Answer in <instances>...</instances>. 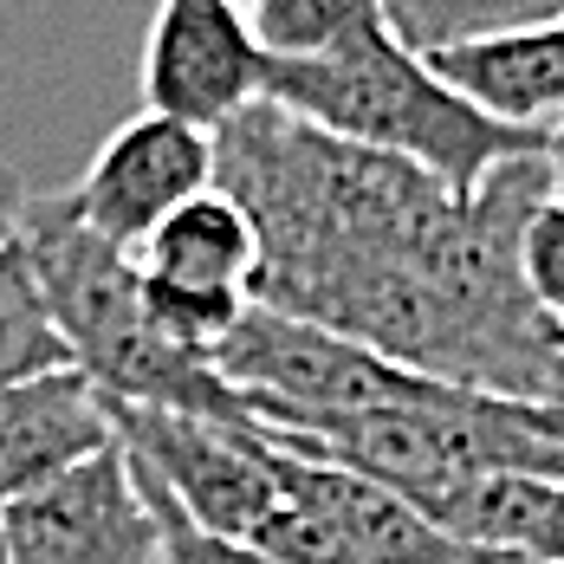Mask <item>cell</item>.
Segmentation results:
<instances>
[{
  "label": "cell",
  "mask_w": 564,
  "mask_h": 564,
  "mask_svg": "<svg viewBox=\"0 0 564 564\" xmlns=\"http://www.w3.org/2000/svg\"><path fill=\"white\" fill-rule=\"evenodd\" d=\"M33 280L53 305L58 338L72 344V370L123 409H170V415H208V422H253L247 402L227 390V377L175 350L143 305V273L137 260L111 247L105 234L78 221L72 188L26 195V215L13 227Z\"/></svg>",
  "instance_id": "obj_1"
},
{
  "label": "cell",
  "mask_w": 564,
  "mask_h": 564,
  "mask_svg": "<svg viewBox=\"0 0 564 564\" xmlns=\"http://www.w3.org/2000/svg\"><path fill=\"white\" fill-rule=\"evenodd\" d=\"M267 98L344 143H364V150H383V156L429 170L454 195H474L500 163L545 150L539 130H512V123L474 111L454 85H442V72L429 58L395 46L390 33H377L338 58H273Z\"/></svg>",
  "instance_id": "obj_2"
},
{
  "label": "cell",
  "mask_w": 564,
  "mask_h": 564,
  "mask_svg": "<svg viewBox=\"0 0 564 564\" xmlns=\"http://www.w3.org/2000/svg\"><path fill=\"white\" fill-rule=\"evenodd\" d=\"M253 545L280 564H507L460 545L390 487L292 448H280V512L253 532Z\"/></svg>",
  "instance_id": "obj_3"
},
{
  "label": "cell",
  "mask_w": 564,
  "mask_h": 564,
  "mask_svg": "<svg viewBox=\"0 0 564 564\" xmlns=\"http://www.w3.org/2000/svg\"><path fill=\"white\" fill-rule=\"evenodd\" d=\"M111 429L123 454L202 532L253 545V532L280 512V448L260 422H208V415L111 402Z\"/></svg>",
  "instance_id": "obj_4"
},
{
  "label": "cell",
  "mask_w": 564,
  "mask_h": 564,
  "mask_svg": "<svg viewBox=\"0 0 564 564\" xmlns=\"http://www.w3.org/2000/svg\"><path fill=\"white\" fill-rule=\"evenodd\" d=\"M267 46L253 13L234 0H156L150 40L137 58L143 111H163L195 130H227L247 105L267 98Z\"/></svg>",
  "instance_id": "obj_5"
},
{
  "label": "cell",
  "mask_w": 564,
  "mask_h": 564,
  "mask_svg": "<svg viewBox=\"0 0 564 564\" xmlns=\"http://www.w3.org/2000/svg\"><path fill=\"white\" fill-rule=\"evenodd\" d=\"M0 532L7 564H163V532L123 442L78 460L33 500L7 507Z\"/></svg>",
  "instance_id": "obj_6"
},
{
  "label": "cell",
  "mask_w": 564,
  "mask_h": 564,
  "mask_svg": "<svg viewBox=\"0 0 564 564\" xmlns=\"http://www.w3.org/2000/svg\"><path fill=\"white\" fill-rule=\"evenodd\" d=\"M215 188V137L163 111H137L105 137V150L72 182V208L91 234L137 253L182 202Z\"/></svg>",
  "instance_id": "obj_7"
},
{
  "label": "cell",
  "mask_w": 564,
  "mask_h": 564,
  "mask_svg": "<svg viewBox=\"0 0 564 564\" xmlns=\"http://www.w3.org/2000/svg\"><path fill=\"white\" fill-rule=\"evenodd\" d=\"M111 442V402L78 370L0 390V512L33 500L40 487H53L58 474L105 454Z\"/></svg>",
  "instance_id": "obj_8"
},
{
  "label": "cell",
  "mask_w": 564,
  "mask_h": 564,
  "mask_svg": "<svg viewBox=\"0 0 564 564\" xmlns=\"http://www.w3.org/2000/svg\"><path fill=\"white\" fill-rule=\"evenodd\" d=\"M429 65L442 72V85H454L494 123L545 137L564 117V13L539 20V26H512V33H494V40H474V46L429 53Z\"/></svg>",
  "instance_id": "obj_9"
},
{
  "label": "cell",
  "mask_w": 564,
  "mask_h": 564,
  "mask_svg": "<svg viewBox=\"0 0 564 564\" xmlns=\"http://www.w3.org/2000/svg\"><path fill=\"white\" fill-rule=\"evenodd\" d=\"M130 260H137V273H150V280L253 292V273H260V234H253L247 208H240L234 195L208 188V195L182 202Z\"/></svg>",
  "instance_id": "obj_10"
},
{
  "label": "cell",
  "mask_w": 564,
  "mask_h": 564,
  "mask_svg": "<svg viewBox=\"0 0 564 564\" xmlns=\"http://www.w3.org/2000/svg\"><path fill=\"white\" fill-rule=\"evenodd\" d=\"M72 370V344L58 338L53 305L33 280L20 240L0 247V390L40 383V377H65Z\"/></svg>",
  "instance_id": "obj_11"
},
{
  "label": "cell",
  "mask_w": 564,
  "mask_h": 564,
  "mask_svg": "<svg viewBox=\"0 0 564 564\" xmlns=\"http://www.w3.org/2000/svg\"><path fill=\"white\" fill-rule=\"evenodd\" d=\"M390 40L409 53H448V46H474L512 26H539L558 20V0H383Z\"/></svg>",
  "instance_id": "obj_12"
},
{
  "label": "cell",
  "mask_w": 564,
  "mask_h": 564,
  "mask_svg": "<svg viewBox=\"0 0 564 564\" xmlns=\"http://www.w3.org/2000/svg\"><path fill=\"white\" fill-rule=\"evenodd\" d=\"M253 33L267 58H338L390 33V20H383V0H260Z\"/></svg>",
  "instance_id": "obj_13"
},
{
  "label": "cell",
  "mask_w": 564,
  "mask_h": 564,
  "mask_svg": "<svg viewBox=\"0 0 564 564\" xmlns=\"http://www.w3.org/2000/svg\"><path fill=\"white\" fill-rule=\"evenodd\" d=\"M519 273H525V285H532L539 312L564 325V202L558 195L539 202V215H532L525 234H519Z\"/></svg>",
  "instance_id": "obj_14"
},
{
  "label": "cell",
  "mask_w": 564,
  "mask_h": 564,
  "mask_svg": "<svg viewBox=\"0 0 564 564\" xmlns=\"http://www.w3.org/2000/svg\"><path fill=\"white\" fill-rule=\"evenodd\" d=\"M26 195H33V188H26V182H20V170L0 156V247L13 240V227H20V215H26Z\"/></svg>",
  "instance_id": "obj_15"
},
{
  "label": "cell",
  "mask_w": 564,
  "mask_h": 564,
  "mask_svg": "<svg viewBox=\"0 0 564 564\" xmlns=\"http://www.w3.org/2000/svg\"><path fill=\"white\" fill-rule=\"evenodd\" d=\"M545 170H552V195L564 202V117L545 130Z\"/></svg>",
  "instance_id": "obj_16"
},
{
  "label": "cell",
  "mask_w": 564,
  "mask_h": 564,
  "mask_svg": "<svg viewBox=\"0 0 564 564\" xmlns=\"http://www.w3.org/2000/svg\"><path fill=\"white\" fill-rule=\"evenodd\" d=\"M234 7H247V13H253V7H260V0H234Z\"/></svg>",
  "instance_id": "obj_17"
},
{
  "label": "cell",
  "mask_w": 564,
  "mask_h": 564,
  "mask_svg": "<svg viewBox=\"0 0 564 564\" xmlns=\"http://www.w3.org/2000/svg\"><path fill=\"white\" fill-rule=\"evenodd\" d=\"M0 564H7V532H0Z\"/></svg>",
  "instance_id": "obj_18"
},
{
  "label": "cell",
  "mask_w": 564,
  "mask_h": 564,
  "mask_svg": "<svg viewBox=\"0 0 564 564\" xmlns=\"http://www.w3.org/2000/svg\"><path fill=\"white\" fill-rule=\"evenodd\" d=\"M558 13H564V0H558Z\"/></svg>",
  "instance_id": "obj_19"
}]
</instances>
